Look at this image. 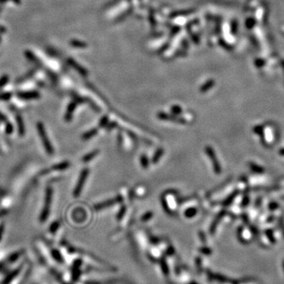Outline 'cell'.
Returning <instances> with one entry per match:
<instances>
[{
  "label": "cell",
  "instance_id": "cell-1",
  "mask_svg": "<svg viewBox=\"0 0 284 284\" xmlns=\"http://www.w3.org/2000/svg\"><path fill=\"white\" fill-rule=\"evenodd\" d=\"M88 173H89V171H88V169H84L83 171L82 172V174H81L80 179H79L78 180V183H77V186H76L75 190H74V195L75 197H77V196L80 195L81 191H82V188H83L84 184H85V180H86Z\"/></svg>",
  "mask_w": 284,
  "mask_h": 284
},
{
  "label": "cell",
  "instance_id": "cell-2",
  "mask_svg": "<svg viewBox=\"0 0 284 284\" xmlns=\"http://www.w3.org/2000/svg\"><path fill=\"white\" fill-rule=\"evenodd\" d=\"M37 128L39 129L40 135V137H41L42 141H43V145H44L45 149H46L47 152H48L49 154H52L53 149H52V148H51V145H50L49 141H48L46 132H45L44 129H43V126H42L41 123H39V124H37Z\"/></svg>",
  "mask_w": 284,
  "mask_h": 284
},
{
  "label": "cell",
  "instance_id": "cell-3",
  "mask_svg": "<svg viewBox=\"0 0 284 284\" xmlns=\"http://www.w3.org/2000/svg\"><path fill=\"white\" fill-rule=\"evenodd\" d=\"M51 190H50V189L48 190V193H47V198H46V207L43 208V212H42L41 214V217H40V219L42 220L43 222V220H45L48 216V206L49 205L50 202H51Z\"/></svg>",
  "mask_w": 284,
  "mask_h": 284
},
{
  "label": "cell",
  "instance_id": "cell-4",
  "mask_svg": "<svg viewBox=\"0 0 284 284\" xmlns=\"http://www.w3.org/2000/svg\"><path fill=\"white\" fill-rule=\"evenodd\" d=\"M121 200H122L121 198L118 197V198H116V199H112V200H110V201H105V202L103 203V204H96V210H99V209L104 208V207H107V206H110V205H111V204H115V203L118 202V201H121Z\"/></svg>",
  "mask_w": 284,
  "mask_h": 284
},
{
  "label": "cell",
  "instance_id": "cell-5",
  "mask_svg": "<svg viewBox=\"0 0 284 284\" xmlns=\"http://www.w3.org/2000/svg\"><path fill=\"white\" fill-rule=\"evenodd\" d=\"M206 152H207V155L212 158V160L213 161V163H214V167H215V170L216 171H219V168L218 167V163L216 160V156H214V152L212 151V149H211L210 147H207L206 148Z\"/></svg>",
  "mask_w": 284,
  "mask_h": 284
},
{
  "label": "cell",
  "instance_id": "cell-6",
  "mask_svg": "<svg viewBox=\"0 0 284 284\" xmlns=\"http://www.w3.org/2000/svg\"><path fill=\"white\" fill-rule=\"evenodd\" d=\"M158 116H159V118H161V119H171L170 121L175 122L185 123V121H184V120L179 119V118H177V119H176V118H174V117L168 116V115H167L166 114H164V113H160V115H159Z\"/></svg>",
  "mask_w": 284,
  "mask_h": 284
},
{
  "label": "cell",
  "instance_id": "cell-7",
  "mask_svg": "<svg viewBox=\"0 0 284 284\" xmlns=\"http://www.w3.org/2000/svg\"><path fill=\"white\" fill-rule=\"evenodd\" d=\"M196 212H197V210L194 207H191V208H189L185 211V216H186L187 218H192L196 214Z\"/></svg>",
  "mask_w": 284,
  "mask_h": 284
},
{
  "label": "cell",
  "instance_id": "cell-8",
  "mask_svg": "<svg viewBox=\"0 0 284 284\" xmlns=\"http://www.w3.org/2000/svg\"><path fill=\"white\" fill-rule=\"evenodd\" d=\"M97 154H98V151H94V152H92V153L88 154V155H87L86 156H85V158H84L83 160L85 162L89 161V160H91L93 158V157L96 156L97 155Z\"/></svg>",
  "mask_w": 284,
  "mask_h": 284
},
{
  "label": "cell",
  "instance_id": "cell-9",
  "mask_svg": "<svg viewBox=\"0 0 284 284\" xmlns=\"http://www.w3.org/2000/svg\"><path fill=\"white\" fill-rule=\"evenodd\" d=\"M96 133H97V129H92L91 131H89V132L87 133H85V135H84V138H85V139L90 138V137H92L93 136L96 135Z\"/></svg>",
  "mask_w": 284,
  "mask_h": 284
},
{
  "label": "cell",
  "instance_id": "cell-10",
  "mask_svg": "<svg viewBox=\"0 0 284 284\" xmlns=\"http://www.w3.org/2000/svg\"><path fill=\"white\" fill-rule=\"evenodd\" d=\"M163 150H162V149H160V150H159V151H157L156 153L155 156H154L153 163H156V162L158 161L159 160H160V157L162 155H163Z\"/></svg>",
  "mask_w": 284,
  "mask_h": 284
},
{
  "label": "cell",
  "instance_id": "cell-11",
  "mask_svg": "<svg viewBox=\"0 0 284 284\" xmlns=\"http://www.w3.org/2000/svg\"><path fill=\"white\" fill-rule=\"evenodd\" d=\"M140 161H141L142 166L144 167V168H148V166H149V161H148L147 157L145 156H142Z\"/></svg>",
  "mask_w": 284,
  "mask_h": 284
},
{
  "label": "cell",
  "instance_id": "cell-12",
  "mask_svg": "<svg viewBox=\"0 0 284 284\" xmlns=\"http://www.w3.org/2000/svg\"><path fill=\"white\" fill-rule=\"evenodd\" d=\"M152 212H148V213H146V214L141 218V219L143 221H147V220H149L150 218H152Z\"/></svg>",
  "mask_w": 284,
  "mask_h": 284
},
{
  "label": "cell",
  "instance_id": "cell-13",
  "mask_svg": "<svg viewBox=\"0 0 284 284\" xmlns=\"http://www.w3.org/2000/svg\"><path fill=\"white\" fill-rule=\"evenodd\" d=\"M172 111L174 112V114H179L181 111H182V110H181V108L179 107H176V106H174V107H173V108H172Z\"/></svg>",
  "mask_w": 284,
  "mask_h": 284
},
{
  "label": "cell",
  "instance_id": "cell-14",
  "mask_svg": "<svg viewBox=\"0 0 284 284\" xmlns=\"http://www.w3.org/2000/svg\"><path fill=\"white\" fill-rule=\"evenodd\" d=\"M107 122V118L106 117H104L102 120L100 121V126H105L106 123Z\"/></svg>",
  "mask_w": 284,
  "mask_h": 284
}]
</instances>
